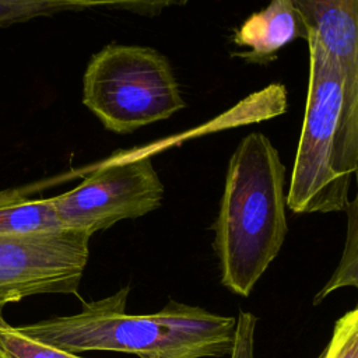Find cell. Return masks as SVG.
I'll use <instances>...</instances> for the list:
<instances>
[{
    "mask_svg": "<svg viewBox=\"0 0 358 358\" xmlns=\"http://www.w3.org/2000/svg\"><path fill=\"white\" fill-rule=\"evenodd\" d=\"M129 288L85 302L78 313L17 327L31 340L67 352L117 351L140 358H206L234 351L238 323L199 306L169 301L159 312H126Z\"/></svg>",
    "mask_w": 358,
    "mask_h": 358,
    "instance_id": "obj_1",
    "label": "cell"
},
{
    "mask_svg": "<svg viewBox=\"0 0 358 358\" xmlns=\"http://www.w3.org/2000/svg\"><path fill=\"white\" fill-rule=\"evenodd\" d=\"M285 166L263 133L252 131L231 155L214 248L221 281L248 296L278 255L285 235Z\"/></svg>",
    "mask_w": 358,
    "mask_h": 358,
    "instance_id": "obj_2",
    "label": "cell"
},
{
    "mask_svg": "<svg viewBox=\"0 0 358 358\" xmlns=\"http://www.w3.org/2000/svg\"><path fill=\"white\" fill-rule=\"evenodd\" d=\"M309 83L285 206L294 213L343 211L351 179L337 168L336 140L344 106V77L315 34L308 32Z\"/></svg>",
    "mask_w": 358,
    "mask_h": 358,
    "instance_id": "obj_3",
    "label": "cell"
},
{
    "mask_svg": "<svg viewBox=\"0 0 358 358\" xmlns=\"http://www.w3.org/2000/svg\"><path fill=\"white\" fill-rule=\"evenodd\" d=\"M83 103L117 134L165 120L185 108L164 55L148 46L119 43L106 45L88 62Z\"/></svg>",
    "mask_w": 358,
    "mask_h": 358,
    "instance_id": "obj_4",
    "label": "cell"
},
{
    "mask_svg": "<svg viewBox=\"0 0 358 358\" xmlns=\"http://www.w3.org/2000/svg\"><path fill=\"white\" fill-rule=\"evenodd\" d=\"M162 197L164 185L150 152L133 150L96 165L77 187L52 200L63 228L92 235L157 210Z\"/></svg>",
    "mask_w": 358,
    "mask_h": 358,
    "instance_id": "obj_5",
    "label": "cell"
},
{
    "mask_svg": "<svg viewBox=\"0 0 358 358\" xmlns=\"http://www.w3.org/2000/svg\"><path fill=\"white\" fill-rule=\"evenodd\" d=\"M91 235L59 229L0 235V317L6 305L41 294H76L90 256Z\"/></svg>",
    "mask_w": 358,
    "mask_h": 358,
    "instance_id": "obj_6",
    "label": "cell"
},
{
    "mask_svg": "<svg viewBox=\"0 0 358 358\" xmlns=\"http://www.w3.org/2000/svg\"><path fill=\"white\" fill-rule=\"evenodd\" d=\"M308 32L316 35L344 77V106L337 130V168L358 169V0H291Z\"/></svg>",
    "mask_w": 358,
    "mask_h": 358,
    "instance_id": "obj_7",
    "label": "cell"
},
{
    "mask_svg": "<svg viewBox=\"0 0 358 358\" xmlns=\"http://www.w3.org/2000/svg\"><path fill=\"white\" fill-rule=\"evenodd\" d=\"M308 39V31L291 0H271L267 7L250 14L234 32L232 42L249 50L234 56L248 63L266 64L289 42Z\"/></svg>",
    "mask_w": 358,
    "mask_h": 358,
    "instance_id": "obj_8",
    "label": "cell"
},
{
    "mask_svg": "<svg viewBox=\"0 0 358 358\" xmlns=\"http://www.w3.org/2000/svg\"><path fill=\"white\" fill-rule=\"evenodd\" d=\"M63 229L52 197L21 199L0 206V235H32Z\"/></svg>",
    "mask_w": 358,
    "mask_h": 358,
    "instance_id": "obj_9",
    "label": "cell"
},
{
    "mask_svg": "<svg viewBox=\"0 0 358 358\" xmlns=\"http://www.w3.org/2000/svg\"><path fill=\"white\" fill-rule=\"evenodd\" d=\"M84 8L76 0H0V28L60 11Z\"/></svg>",
    "mask_w": 358,
    "mask_h": 358,
    "instance_id": "obj_10",
    "label": "cell"
},
{
    "mask_svg": "<svg viewBox=\"0 0 358 358\" xmlns=\"http://www.w3.org/2000/svg\"><path fill=\"white\" fill-rule=\"evenodd\" d=\"M0 358H83L55 347L45 345L21 334L17 327L0 317Z\"/></svg>",
    "mask_w": 358,
    "mask_h": 358,
    "instance_id": "obj_11",
    "label": "cell"
},
{
    "mask_svg": "<svg viewBox=\"0 0 358 358\" xmlns=\"http://www.w3.org/2000/svg\"><path fill=\"white\" fill-rule=\"evenodd\" d=\"M348 214V234H347V242L343 253L341 263L338 264V268L336 270L334 275L331 277L330 282L322 289V292L317 295L316 302L326 296L330 291L343 287V285H352L357 287V277H354L348 270L347 266L351 263L352 266H357V238H358V200L354 197L351 201H348L347 207ZM315 302V303H316Z\"/></svg>",
    "mask_w": 358,
    "mask_h": 358,
    "instance_id": "obj_12",
    "label": "cell"
},
{
    "mask_svg": "<svg viewBox=\"0 0 358 358\" xmlns=\"http://www.w3.org/2000/svg\"><path fill=\"white\" fill-rule=\"evenodd\" d=\"M323 358H358V310L343 315L334 324L330 344Z\"/></svg>",
    "mask_w": 358,
    "mask_h": 358,
    "instance_id": "obj_13",
    "label": "cell"
},
{
    "mask_svg": "<svg viewBox=\"0 0 358 358\" xmlns=\"http://www.w3.org/2000/svg\"><path fill=\"white\" fill-rule=\"evenodd\" d=\"M85 8L88 7H110L129 10L140 14H155L172 6H182L189 0H76Z\"/></svg>",
    "mask_w": 358,
    "mask_h": 358,
    "instance_id": "obj_14",
    "label": "cell"
},
{
    "mask_svg": "<svg viewBox=\"0 0 358 358\" xmlns=\"http://www.w3.org/2000/svg\"><path fill=\"white\" fill-rule=\"evenodd\" d=\"M34 186H28V187H18V189H10V190H3L0 192V206H6L8 203L21 200V199H27V193H29V190H32Z\"/></svg>",
    "mask_w": 358,
    "mask_h": 358,
    "instance_id": "obj_15",
    "label": "cell"
}]
</instances>
